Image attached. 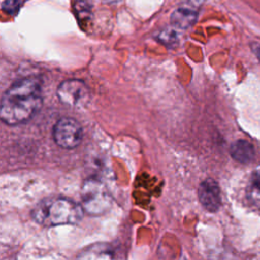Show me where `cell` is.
Instances as JSON below:
<instances>
[{"label": "cell", "mask_w": 260, "mask_h": 260, "mask_svg": "<svg viewBox=\"0 0 260 260\" xmlns=\"http://www.w3.org/2000/svg\"><path fill=\"white\" fill-rule=\"evenodd\" d=\"M82 214V206L64 197L46 198L31 210L34 220L44 226L76 223L81 219Z\"/></svg>", "instance_id": "obj_2"}, {"label": "cell", "mask_w": 260, "mask_h": 260, "mask_svg": "<svg viewBox=\"0 0 260 260\" xmlns=\"http://www.w3.org/2000/svg\"><path fill=\"white\" fill-rule=\"evenodd\" d=\"M156 39L160 43H162L165 46L170 47V48L176 46L179 42V36H178L177 31L174 28H171V27L161 29L158 32V35L156 36Z\"/></svg>", "instance_id": "obj_11"}, {"label": "cell", "mask_w": 260, "mask_h": 260, "mask_svg": "<svg viewBox=\"0 0 260 260\" xmlns=\"http://www.w3.org/2000/svg\"><path fill=\"white\" fill-rule=\"evenodd\" d=\"M198 197L202 206L211 212L216 211L221 203L218 184L213 179L204 180L198 188Z\"/></svg>", "instance_id": "obj_6"}, {"label": "cell", "mask_w": 260, "mask_h": 260, "mask_svg": "<svg viewBox=\"0 0 260 260\" xmlns=\"http://www.w3.org/2000/svg\"><path fill=\"white\" fill-rule=\"evenodd\" d=\"M257 56H258V58H259V60H260V48H259L258 51H257Z\"/></svg>", "instance_id": "obj_15"}, {"label": "cell", "mask_w": 260, "mask_h": 260, "mask_svg": "<svg viewBox=\"0 0 260 260\" xmlns=\"http://www.w3.org/2000/svg\"><path fill=\"white\" fill-rule=\"evenodd\" d=\"M43 105L42 88L34 78L15 81L2 95L0 118L7 125L27 122Z\"/></svg>", "instance_id": "obj_1"}, {"label": "cell", "mask_w": 260, "mask_h": 260, "mask_svg": "<svg viewBox=\"0 0 260 260\" xmlns=\"http://www.w3.org/2000/svg\"><path fill=\"white\" fill-rule=\"evenodd\" d=\"M57 96L64 105L81 108L89 101V88L82 80L69 79L58 86Z\"/></svg>", "instance_id": "obj_5"}, {"label": "cell", "mask_w": 260, "mask_h": 260, "mask_svg": "<svg viewBox=\"0 0 260 260\" xmlns=\"http://www.w3.org/2000/svg\"><path fill=\"white\" fill-rule=\"evenodd\" d=\"M81 194L82 208L90 214L104 213L111 206V196L99 180H87L82 187Z\"/></svg>", "instance_id": "obj_3"}, {"label": "cell", "mask_w": 260, "mask_h": 260, "mask_svg": "<svg viewBox=\"0 0 260 260\" xmlns=\"http://www.w3.org/2000/svg\"><path fill=\"white\" fill-rule=\"evenodd\" d=\"M108 2H117V1H119V0H107Z\"/></svg>", "instance_id": "obj_16"}, {"label": "cell", "mask_w": 260, "mask_h": 260, "mask_svg": "<svg viewBox=\"0 0 260 260\" xmlns=\"http://www.w3.org/2000/svg\"><path fill=\"white\" fill-rule=\"evenodd\" d=\"M112 256V250L106 245H94L88 247L86 251H83L79 255L81 258H111Z\"/></svg>", "instance_id": "obj_9"}, {"label": "cell", "mask_w": 260, "mask_h": 260, "mask_svg": "<svg viewBox=\"0 0 260 260\" xmlns=\"http://www.w3.org/2000/svg\"><path fill=\"white\" fill-rule=\"evenodd\" d=\"M230 152L235 160L242 164H249L255 157V149L253 145L243 139L237 140L232 143Z\"/></svg>", "instance_id": "obj_8"}, {"label": "cell", "mask_w": 260, "mask_h": 260, "mask_svg": "<svg viewBox=\"0 0 260 260\" xmlns=\"http://www.w3.org/2000/svg\"><path fill=\"white\" fill-rule=\"evenodd\" d=\"M186 1H187L188 5L190 6V8L195 9V8L200 7L204 3L205 0H186Z\"/></svg>", "instance_id": "obj_14"}, {"label": "cell", "mask_w": 260, "mask_h": 260, "mask_svg": "<svg viewBox=\"0 0 260 260\" xmlns=\"http://www.w3.org/2000/svg\"><path fill=\"white\" fill-rule=\"evenodd\" d=\"M74 10L81 25H84L85 23L88 22V20L90 19L91 11H90V6L87 2L83 0L76 1L74 3Z\"/></svg>", "instance_id": "obj_10"}, {"label": "cell", "mask_w": 260, "mask_h": 260, "mask_svg": "<svg viewBox=\"0 0 260 260\" xmlns=\"http://www.w3.org/2000/svg\"><path fill=\"white\" fill-rule=\"evenodd\" d=\"M53 138L56 144L62 148H75L81 142L82 128L73 118H61L54 126Z\"/></svg>", "instance_id": "obj_4"}, {"label": "cell", "mask_w": 260, "mask_h": 260, "mask_svg": "<svg viewBox=\"0 0 260 260\" xmlns=\"http://www.w3.org/2000/svg\"><path fill=\"white\" fill-rule=\"evenodd\" d=\"M253 183L254 186L260 190V166L255 170L253 175Z\"/></svg>", "instance_id": "obj_13"}, {"label": "cell", "mask_w": 260, "mask_h": 260, "mask_svg": "<svg viewBox=\"0 0 260 260\" xmlns=\"http://www.w3.org/2000/svg\"><path fill=\"white\" fill-rule=\"evenodd\" d=\"M197 20V11L190 7H181L171 14V23L176 28L186 29L191 27Z\"/></svg>", "instance_id": "obj_7"}, {"label": "cell", "mask_w": 260, "mask_h": 260, "mask_svg": "<svg viewBox=\"0 0 260 260\" xmlns=\"http://www.w3.org/2000/svg\"><path fill=\"white\" fill-rule=\"evenodd\" d=\"M21 6L20 0H4L2 3V10L7 14H15Z\"/></svg>", "instance_id": "obj_12"}]
</instances>
